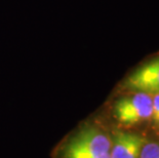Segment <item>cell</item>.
I'll return each instance as SVG.
<instances>
[{
  "label": "cell",
  "mask_w": 159,
  "mask_h": 158,
  "mask_svg": "<svg viewBox=\"0 0 159 158\" xmlns=\"http://www.w3.org/2000/svg\"><path fill=\"white\" fill-rule=\"evenodd\" d=\"M111 140L104 132L86 126L69 141L63 158H110Z\"/></svg>",
  "instance_id": "cell-1"
},
{
  "label": "cell",
  "mask_w": 159,
  "mask_h": 158,
  "mask_svg": "<svg viewBox=\"0 0 159 158\" xmlns=\"http://www.w3.org/2000/svg\"><path fill=\"white\" fill-rule=\"evenodd\" d=\"M152 95L130 92L114 103L113 116L124 126H133L152 119Z\"/></svg>",
  "instance_id": "cell-2"
},
{
  "label": "cell",
  "mask_w": 159,
  "mask_h": 158,
  "mask_svg": "<svg viewBox=\"0 0 159 158\" xmlns=\"http://www.w3.org/2000/svg\"><path fill=\"white\" fill-rule=\"evenodd\" d=\"M128 92H142L150 95L159 93V52L139 65L122 83Z\"/></svg>",
  "instance_id": "cell-3"
},
{
  "label": "cell",
  "mask_w": 159,
  "mask_h": 158,
  "mask_svg": "<svg viewBox=\"0 0 159 158\" xmlns=\"http://www.w3.org/2000/svg\"><path fill=\"white\" fill-rule=\"evenodd\" d=\"M145 144L143 137L134 133H118L111 141L110 158H139Z\"/></svg>",
  "instance_id": "cell-4"
},
{
  "label": "cell",
  "mask_w": 159,
  "mask_h": 158,
  "mask_svg": "<svg viewBox=\"0 0 159 158\" xmlns=\"http://www.w3.org/2000/svg\"><path fill=\"white\" fill-rule=\"evenodd\" d=\"M139 158H159V144L145 143Z\"/></svg>",
  "instance_id": "cell-5"
}]
</instances>
